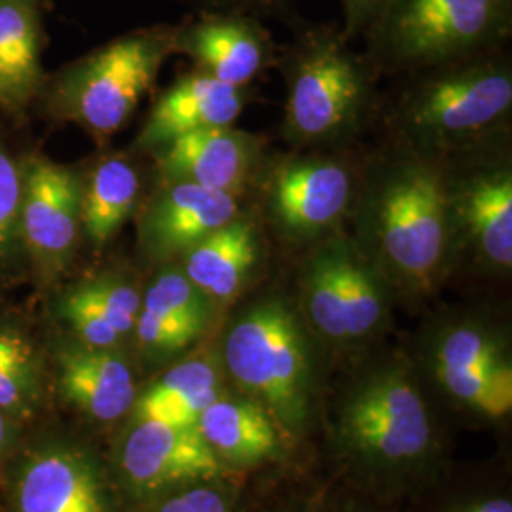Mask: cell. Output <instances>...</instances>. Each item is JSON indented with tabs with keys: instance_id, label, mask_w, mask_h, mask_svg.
Instances as JSON below:
<instances>
[{
	"instance_id": "ffe728a7",
	"label": "cell",
	"mask_w": 512,
	"mask_h": 512,
	"mask_svg": "<svg viewBox=\"0 0 512 512\" xmlns=\"http://www.w3.org/2000/svg\"><path fill=\"white\" fill-rule=\"evenodd\" d=\"M18 512H109V503L88 459L71 450H46L19 476Z\"/></svg>"
},
{
	"instance_id": "4316f807",
	"label": "cell",
	"mask_w": 512,
	"mask_h": 512,
	"mask_svg": "<svg viewBox=\"0 0 512 512\" xmlns=\"http://www.w3.org/2000/svg\"><path fill=\"white\" fill-rule=\"evenodd\" d=\"M35 351L16 330H0V408H16L31 391Z\"/></svg>"
},
{
	"instance_id": "2e32d148",
	"label": "cell",
	"mask_w": 512,
	"mask_h": 512,
	"mask_svg": "<svg viewBox=\"0 0 512 512\" xmlns=\"http://www.w3.org/2000/svg\"><path fill=\"white\" fill-rule=\"evenodd\" d=\"M266 258V228L256 209L243 207L238 217L181 258V270L219 308L232 304L251 287Z\"/></svg>"
},
{
	"instance_id": "5bb4252c",
	"label": "cell",
	"mask_w": 512,
	"mask_h": 512,
	"mask_svg": "<svg viewBox=\"0 0 512 512\" xmlns=\"http://www.w3.org/2000/svg\"><path fill=\"white\" fill-rule=\"evenodd\" d=\"M82 183L73 169L35 160L23 181L19 234L46 268H63L82 228Z\"/></svg>"
},
{
	"instance_id": "cb8c5ba5",
	"label": "cell",
	"mask_w": 512,
	"mask_h": 512,
	"mask_svg": "<svg viewBox=\"0 0 512 512\" xmlns=\"http://www.w3.org/2000/svg\"><path fill=\"white\" fill-rule=\"evenodd\" d=\"M222 395V366L203 353L171 366L135 399L139 420L196 425L203 410Z\"/></svg>"
},
{
	"instance_id": "3957f363",
	"label": "cell",
	"mask_w": 512,
	"mask_h": 512,
	"mask_svg": "<svg viewBox=\"0 0 512 512\" xmlns=\"http://www.w3.org/2000/svg\"><path fill=\"white\" fill-rule=\"evenodd\" d=\"M285 80L281 135L294 150H344L378 110L380 78L332 25H304L277 54Z\"/></svg>"
},
{
	"instance_id": "d4e9b609",
	"label": "cell",
	"mask_w": 512,
	"mask_h": 512,
	"mask_svg": "<svg viewBox=\"0 0 512 512\" xmlns=\"http://www.w3.org/2000/svg\"><path fill=\"white\" fill-rule=\"evenodd\" d=\"M38 82V0H0V107H25L37 92Z\"/></svg>"
},
{
	"instance_id": "f1b7e54d",
	"label": "cell",
	"mask_w": 512,
	"mask_h": 512,
	"mask_svg": "<svg viewBox=\"0 0 512 512\" xmlns=\"http://www.w3.org/2000/svg\"><path fill=\"white\" fill-rule=\"evenodd\" d=\"M200 12H234L253 18L293 19L298 0H192Z\"/></svg>"
},
{
	"instance_id": "44dd1931",
	"label": "cell",
	"mask_w": 512,
	"mask_h": 512,
	"mask_svg": "<svg viewBox=\"0 0 512 512\" xmlns=\"http://www.w3.org/2000/svg\"><path fill=\"white\" fill-rule=\"evenodd\" d=\"M59 384L63 395L93 420L124 416L137 399L128 361L114 349L76 346L59 355Z\"/></svg>"
},
{
	"instance_id": "9c48e42d",
	"label": "cell",
	"mask_w": 512,
	"mask_h": 512,
	"mask_svg": "<svg viewBox=\"0 0 512 512\" xmlns=\"http://www.w3.org/2000/svg\"><path fill=\"white\" fill-rule=\"evenodd\" d=\"M175 54V29L154 27L116 38L80 59L59 86L61 112L97 139L128 124L133 110Z\"/></svg>"
},
{
	"instance_id": "7c38bea8",
	"label": "cell",
	"mask_w": 512,
	"mask_h": 512,
	"mask_svg": "<svg viewBox=\"0 0 512 512\" xmlns=\"http://www.w3.org/2000/svg\"><path fill=\"white\" fill-rule=\"evenodd\" d=\"M175 54L188 55L196 71L236 88H249L274 67L279 48L262 19L234 12H200L175 29Z\"/></svg>"
},
{
	"instance_id": "5b68a950",
	"label": "cell",
	"mask_w": 512,
	"mask_h": 512,
	"mask_svg": "<svg viewBox=\"0 0 512 512\" xmlns=\"http://www.w3.org/2000/svg\"><path fill=\"white\" fill-rule=\"evenodd\" d=\"M511 31L512 0H385L363 37L380 76H406L501 50Z\"/></svg>"
},
{
	"instance_id": "e0dca14e",
	"label": "cell",
	"mask_w": 512,
	"mask_h": 512,
	"mask_svg": "<svg viewBox=\"0 0 512 512\" xmlns=\"http://www.w3.org/2000/svg\"><path fill=\"white\" fill-rule=\"evenodd\" d=\"M241 196L198 184L164 183L141 220V245L154 260H181L202 239L238 217Z\"/></svg>"
},
{
	"instance_id": "484cf974",
	"label": "cell",
	"mask_w": 512,
	"mask_h": 512,
	"mask_svg": "<svg viewBox=\"0 0 512 512\" xmlns=\"http://www.w3.org/2000/svg\"><path fill=\"white\" fill-rule=\"evenodd\" d=\"M141 179L126 158L110 156L95 165L88 183L82 184L80 219L86 238L95 247L107 245L135 213Z\"/></svg>"
},
{
	"instance_id": "83f0119b",
	"label": "cell",
	"mask_w": 512,
	"mask_h": 512,
	"mask_svg": "<svg viewBox=\"0 0 512 512\" xmlns=\"http://www.w3.org/2000/svg\"><path fill=\"white\" fill-rule=\"evenodd\" d=\"M23 181L18 165L0 150V255H4L19 234Z\"/></svg>"
},
{
	"instance_id": "d6986e66",
	"label": "cell",
	"mask_w": 512,
	"mask_h": 512,
	"mask_svg": "<svg viewBox=\"0 0 512 512\" xmlns=\"http://www.w3.org/2000/svg\"><path fill=\"white\" fill-rule=\"evenodd\" d=\"M215 313L217 306L181 268H167L143 294L133 332L148 355L171 357L196 344L211 327Z\"/></svg>"
},
{
	"instance_id": "6da1fadb",
	"label": "cell",
	"mask_w": 512,
	"mask_h": 512,
	"mask_svg": "<svg viewBox=\"0 0 512 512\" xmlns=\"http://www.w3.org/2000/svg\"><path fill=\"white\" fill-rule=\"evenodd\" d=\"M348 222L395 294L425 300L456 270L439 160L399 147L368 160Z\"/></svg>"
},
{
	"instance_id": "7402d4cb",
	"label": "cell",
	"mask_w": 512,
	"mask_h": 512,
	"mask_svg": "<svg viewBox=\"0 0 512 512\" xmlns=\"http://www.w3.org/2000/svg\"><path fill=\"white\" fill-rule=\"evenodd\" d=\"M143 294L120 275H99L61 300V315L80 344L114 349L135 330Z\"/></svg>"
},
{
	"instance_id": "d6a6232c",
	"label": "cell",
	"mask_w": 512,
	"mask_h": 512,
	"mask_svg": "<svg viewBox=\"0 0 512 512\" xmlns=\"http://www.w3.org/2000/svg\"><path fill=\"white\" fill-rule=\"evenodd\" d=\"M6 440H8V425H6V420H4V416L0 412V450L4 448Z\"/></svg>"
},
{
	"instance_id": "277c9868",
	"label": "cell",
	"mask_w": 512,
	"mask_h": 512,
	"mask_svg": "<svg viewBox=\"0 0 512 512\" xmlns=\"http://www.w3.org/2000/svg\"><path fill=\"white\" fill-rule=\"evenodd\" d=\"M311 342L313 334L298 308L281 294H268L239 311L226 327L220 366L274 421L298 431L310 414Z\"/></svg>"
},
{
	"instance_id": "ac0fdd59",
	"label": "cell",
	"mask_w": 512,
	"mask_h": 512,
	"mask_svg": "<svg viewBox=\"0 0 512 512\" xmlns=\"http://www.w3.org/2000/svg\"><path fill=\"white\" fill-rule=\"evenodd\" d=\"M249 101V88L228 86L200 71L184 74L158 97L135 145L158 150L198 129L234 126Z\"/></svg>"
},
{
	"instance_id": "ba28073f",
	"label": "cell",
	"mask_w": 512,
	"mask_h": 512,
	"mask_svg": "<svg viewBox=\"0 0 512 512\" xmlns=\"http://www.w3.org/2000/svg\"><path fill=\"white\" fill-rule=\"evenodd\" d=\"M363 164L344 150H296L260 167L258 217L275 238L294 247H311L344 230Z\"/></svg>"
},
{
	"instance_id": "8992f818",
	"label": "cell",
	"mask_w": 512,
	"mask_h": 512,
	"mask_svg": "<svg viewBox=\"0 0 512 512\" xmlns=\"http://www.w3.org/2000/svg\"><path fill=\"white\" fill-rule=\"evenodd\" d=\"M393 289L348 232L308 247L298 275V311L311 334L351 348L384 332Z\"/></svg>"
},
{
	"instance_id": "52a82bcc",
	"label": "cell",
	"mask_w": 512,
	"mask_h": 512,
	"mask_svg": "<svg viewBox=\"0 0 512 512\" xmlns=\"http://www.w3.org/2000/svg\"><path fill=\"white\" fill-rule=\"evenodd\" d=\"M456 268L490 275L512 270V154L509 129L440 158Z\"/></svg>"
},
{
	"instance_id": "1f68e13d",
	"label": "cell",
	"mask_w": 512,
	"mask_h": 512,
	"mask_svg": "<svg viewBox=\"0 0 512 512\" xmlns=\"http://www.w3.org/2000/svg\"><path fill=\"white\" fill-rule=\"evenodd\" d=\"M461 512H512V503L505 497H495V499L475 503Z\"/></svg>"
},
{
	"instance_id": "8fae6325",
	"label": "cell",
	"mask_w": 512,
	"mask_h": 512,
	"mask_svg": "<svg viewBox=\"0 0 512 512\" xmlns=\"http://www.w3.org/2000/svg\"><path fill=\"white\" fill-rule=\"evenodd\" d=\"M427 363L440 387L476 414L503 420L512 410L509 340L475 315L439 323L427 338Z\"/></svg>"
},
{
	"instance_id": "9a60e30c",
	"label": "cell",
	"mask_w": 512,
	"mask_h": 512,
	"mask_svg": "<svg viewBox=\"0 0 512 512\" xmlns=\"http://www.w3.org/2000/svg\"><path fill=\"white\" fill-rule=\"evenodd\" d=\"M222 467L196 425L139 420L122 450V469L143 492L217 478Z\"/></svg>"
},
{
	"instance_id": "4fadbf2b",
	"label": "cell",
	"mask_w": 512,
	"mask_h": 512,
	"mask_svg": "<svg viewBox=\"0 0 512 512\" xmlns=\"http://www.w3.org/2000/svg\"><path fill=\"white\" fill-rule=\"evenodd\" d=\"M266 139L234 126L198 129L158 148L164 183L198 184L241 196L266 160Z\"/></svg>"
},
{
	"instance_id": "30bf717a",
	"label": "cell",
	"mask_w": 512,
	"mask_h": 512,
	"mask_svg": "<svg viewBox=\"0 0 512 512\" xmlns=\"http://www.w3.org/2000/svg\"><path fill=\"white\" fill-rule=\"evenodd\" d=\"M340 425L349 448L378 467L416 463L433 442V423L420 385L403 363L366 374L344 404Z\"/></svg>"
},
{
	"instance_id": "f546056e",
	"label": "cell",
	"mask_w": 512,
	"mask_h": 512,
	"mask_svg": "<svg viewBox=\"0 0 512 512\" xmlns=\"http://www.w3.org/2000/svg\"><path fill=\"white\" fill-rule=\"evenodd\" d=\"M158 512H232V505L215 488H194L171 497Z\"/></svg>"
},
{
	"instance_id": "7a4b0ae2",
	"label": "cell",
	"mask_w": 512,
	"mask_h": 512,
	"mask_svg": "<svg viewBox=\"0 0 512 512\" xmlns=\"http://www.w3.org/2000/svg\"><path fill=\"white\" fill-rule=\"evenodd\" d=\"M512 63L505 48L406 74L391 105L393 147L433 160L509 129Z\"/></svg>"
},
{
	"instance_id": "4dcf8cb0",
	"label": "cell",
	"mask_w": 512,
	"mask_h": 512,
	"mask_svg": "<svg viewBox=\"0 0 512 512\" xmlns=\"http://www.w3.org/2000/svg\"><path fill=\"white\" fill-rule=\"evenodd\" d=\"M385 0H342L344 6V27L342 35L349 42L363 37L366 27L378 16Z\"/></svg>"
},
{
	"instance_id": "603a6c76",
	"label": "cell",
	"mask_w": 512,
	"mask_h": 512,
	"mask_svg": "<svg viewBox=\"0 0 512 512\" xmlns=\"http://www.w3.org/2000/svg\"><path fill=\"white\" fill-rule=\"evenodd\" d=\"M196 427L222 463L255 465L281 452L274 418L251 399L220 395L203 410Z\"/></svg>"
}]
</instances>
